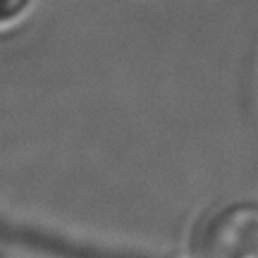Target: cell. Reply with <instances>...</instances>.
Here are the masks:
<instances>
[{"label":"cell","instance_id":"2","mask_svg":"<svg viewBox=\"0 0 258 258\" xmlns=\"http://www.w3.org/2000/svg\"><path fill=\"white\" fill-rule=\"evenodd\" d=\"M29 0H0V24H8L12 19L22 15Z\"/></svg>","mask_w":258,"mask_h":258},{"label":"cell","instance_id":"1","mask_svg":"<svg viewBox=\"0 0 258 258\" xmlns=\"http://www.w3.org/2000/svg\"><path fill=\"white\" fill-rule=\"evenodd\" d=\"M199 258H258V206L239 203L213 213L196 237Z\"/></svg>","mask_w":258,"mask_h":258}]
</instances>
